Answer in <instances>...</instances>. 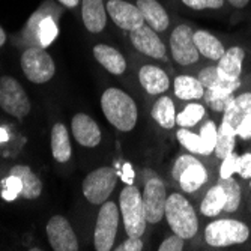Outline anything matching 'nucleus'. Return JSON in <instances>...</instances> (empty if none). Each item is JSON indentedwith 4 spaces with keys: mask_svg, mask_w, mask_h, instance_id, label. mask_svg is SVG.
<instances>
[{
    "mask_svg": "<svg viewBox=\"0 0 251 251\" xmlns=\"http://www.w3.org/2000/svg\"><path fill=\"white\" fill-rule=\"evenodd\" d=\"M101 108L107 121L119 131L134 129L139 111L134 100L118 87H110L101 97Z\"/></svg>",
    "mask_w": 251,
    "mask_h": 251,
    "instance_id": "nucleus-1",
    "label": "nucleus"
},
{
    "mask_svg": "<svg viewBox=\"0 0 251 251\" xmlns=\"http://www.w3.org/2000/svg\"><path fill=\"white\" fill-rule=\"evenodd\" d=\"M166 218L173 233L184 239H191L199 230V220L193 204L179 193H173L167 197Z\"/></svg>",
    "mask_w": 251,
    "mask_h": 251,
    "instance_id": "nucleus-2",
    "label": "nucleus"
},
{
    "mask_svg": "<svg viewBox=\"0 0 251 251\" xmlns=\"http://www.w3.org/2000/svg\"><path fill=\"white\" fill-rule=\"evenodd\" d=\"M121 212L124 218L125 232L131 238H140L146 230V211L143 196L140 194L139 188L134 185H126L119 197Z\"/></svg>",
    "mask_w": 251,
    "mask_h": 251,
    "instance_id": "nucleus-3",
    "label": "nucleus"
},
{
    "mask_svg": "<svg viewBox=\"0 0 251 251\" xmlns=\"http://www.w3.org/2000/svg\"><path fill=\"white\" fill-rule=\"evenodd\" d=\"M118 184V173L111 167H100L90 172L81 184L86 200L92 204H102L108 200Z\"/></svg>",
    "mask_w": 251,
    "mask_h": 251,
    "instance_id": "nucleus-4",
    "label": "nucleus"
},
{
    "mask_svg": "<svg viewBox=\"0 0 251 251\" xmlns=\"http://www.w3.org/2000/svg\"><path fill=\"white\" fill-rule=\"evenodd\" d=\"M250 229L247 224L236 220H218L208 224L204 230V239L211 247H229L242 244L248 239Z\"/></svg>",
    "mask_w": 251,
    "mask_h": 251,
    "instance_id": "nucleus-5",
    "label": "nucleus"
},
{
    "mask_svg": "<svg viewBox=\"0 0 251 251\" xmlns=\"http://www.w3.org/2000/svg\"><path fill=\"white\" fill-rule=\"evenodd\" d=\"M0 107L17 119L26 118L30 113V100L14 77H0Z\"/></svg>",
    "mask_w": 251,
    "mask_h": 251,
    "instance_id": "nucleus-6",
    "label": "nucleus"
},
{
    "mask_svg": "<svg viewBox=\"0 0 251 251\" xmlns=\"http://www.w3.org/2000/svg\"><path fill=\"white\" fill-rule=\"evenodd\" d=\"M119 227V209L116 203L104 201L98 212L97 226L94 232V244L98 251H110L115 245Z\"/></svg>",
    "mask_w": 251,
    "mask_h": 251,
    "instance_id": "nucleus-7",
    "label": "nucleus"
},
{
    "mask_svg": "<svg viewBox=\"0 0 251 251\" xmlns=\"http://www.w3.org/2000/svg\"><path fill=\"white\" fill-rule=\"evenodd\" d=\"M23 73L32 83L42 84L53 78L56 66L51 56L42 49H27L21 56Z\"/></svg>",
    "mask_w": 251,
    "mask_h": 251,
    "instance_id": "nucleus-8",
    "label": "nucleus"
},
{
    "mask_svg": "<svg viewBox=\"0 0 251 251\" xmlns=\"http://www.w3.org/2000/svg\"><path fill=\"white\" fill-rule=\"evenodd\" d=\"M193 30L187 25H179L170 36V50L176 63L187 66L199 60V50L194 44Z\"/></svg>",
    "mask_w": 251,
    "mask_h": 251,
    "instance_id": "nucleus-9",
    "label": "nucleus"
},
{
    "mask_svg": "<svg viewBox=\"0 0 251 251\" xmlns=\"http://www.w3.org/2000/svg\"><path fill=\"white\" fill-rule=\"evenodd\" d=\"M143 203H145V211L146 218L149 224H156L163 220L166 215V203H167V194H166V185L164 182L152 176L145 185L143 193Z\"/></svg>",
    "mask_w": 251,
    "mask_h": 251,
    "instance_id": "nucleus-10",
    "label": "nucleus"
},
{
    "mask_svg": "<svg viewBox=\"0 0 251 251\" xmlns=\"http://www.w3.org/2000/svg\"><path fill=\"white\" fill-rule=\"evenodd\" d=\"M50 245L54 251H77L78 241L73 227L65 217L54 215L45 227Z\"/></svg>",
    "mask_w": 251,
    "mask_h": 251,
    "instance_id": "nucleus-11",
    "label": "nucleus"
},
{
    "mask_svg": "<svg viewBox=\"0 0 251 251\" xmlns=\"http://www.w3.org/2000/svg\"><path fill=\"white\" fill-rule=\"evenodd\" d=\"M107 12L118 27L128 32H132L145 25V18L137 5H131L125 0H110L107 3Z\"/></svg>",
    "mask_w": 251,
    "mask_h": 251,
    "instance_id": "nucleus-12",
    "label": "nucleus"
},
{
    "mask_svg": "<svg viewBox=\"0 0 251 251\" xmlns=\"http://www.w3.org/2000/svg\"><path fill=\"white\" fill-rule=\"evenodd\" d=\"M131 44L139 50L140 53L153 57V59H163L166 56V45L159 39L158 33L151 26H142L135 29L129 35Z\"/></svg>",
    "mask_w": 251,
    "mask_h": 251,
    "instance_id": "nucleus-13",
    "label": "nucleus"
},
{
    "mask_svg": "<svg viewBox=\"0 0 251 251\" xmlns=\"http://www.w3.org/2000/svg\"><path fill=\"white\" fill-rule=\"evenodd\" d=\"M71 129L74 139L84 148H95L101 143V131L97 122L84 115V113H78L73 118Z\"/></svg>",
    "mask_w": 251,
    "mask_h": 251,
    "instance_id": "nucleus-14",
    "label": "nucleus"
},
{
    "mask_svg": "<svg viewBox=\"0 0 251 251\" xmlns=\"http://www.w3.org/2000/svg\"><path fill=\"white\" fill-rule=\"evenodd\" d=\"M245 53L241 47H232L227 50L220 59L217 65V71L220 78L223 80H239L242 73V62Z\"/></svg>",
    "mask_w": 251,
    "mask_h": 251,
    "instance_id": "nucleus-15",
    "label": "nucleus"
},
{
    "mask_svg": "<svg viewBox=\"0 0 251 251\" xmlns=\"http://www.w3.org/2000/svg\"><path fill=\"white\" fill-rule=\"evenodd\" d=\"M139 80L142 87L151 95H159L169 89V77L167 74L155 65H145L139 71Z\"/></svg>",
    "mask_w": 251,
    "mask_h": 251,
    "instance_id": "nucleus-16",
    "label": "nucleus"
},
{
    "mask_svg": "<svg viewBox=\"0 0 251 251\" xmlns=\"http://www.w3.org/2000/svg\"><path fill=\"white\" fill-rule=\"evenodd\" d=\"M81 18L89 32L100 33L107 25V14L102 0H83Z\"/></svg>",
    "mask_w": 251,
    "mask_h": 251,
    "instance_id": "nucleus-17",
    "label": "nucleus"
},
{
    "mask_svg": "<svg viewBox=\"0 0 251 251\" xmlns=\"http://www.w3.org/2000/svg\"><path fill=\"white\" fill-rule=\"evenodd\" d=\"M137 8L140 9L145 21L155 32H164L169 27V15L163 5L156 0H137Z\"/></svg>",
    "mask_w": 251,
    "mask_h": 251,
    "instance_id": "nucleus-18",
    "label": "nucleus"
},
{
    "mask_svg": "<svg viewBox=\"0 0 251 251\" xmlns=\"http://www.w3.org/2000/svg\"><path fill=\"white\" fill-rule=\"evenodd\" d=\"M95 59L105 68V70L115 75H121L126 70V60L125 57L116 50L105 44H98L94 47Z\"/></svg>",
    "mask_w": 251,
    "mask_h": 251,
    "instance_id": "nucleus-19",
    "label": "nucleus"
},
{
    "mask_svg": "<svg viewBox=\"0 0 251 251\" xmlns=\"http://www.w3.org/2000/svg\"><path fill=\"white\" fill-rule=\"evenodd\" d=\"M9 175L17 176L21 182V193L20 196L33 200L38 199L42 193V182L41 179L32 172L30 167L27 166H14L9 170Z\"/></svg>",
    "mask_w": 251,
    "mask_h": 251,
    "instance_id": "nucleus-20",
    "label": "nucleus"
},
{
    "mask_svg": "<svg viewBox=\"0 0 251 251\" xmlns=\"http://www.w3.org/2000/svg\"><path fill=\"white\" fill-rule=\"evenodd\" d=\"M51 152L56 161L66 163L73 155L70 134L63 124H56L51 129Z\"/></svg>",
    "mask_w": 251,
    "mask_h": 251,
    "instance_id": "nucleus-21",
    "label": "nucleus"
},
{
    "mask_svg": "<svg viewBox=\"0 0 251 251\" xmlns=\"http://www.w3.org/2000/svg\"><path fill=\"white\" fill-rule=\"evenodd\" d=\"M193 38H194V44H196L199 53L206 59L218 60L226 53L223 44L214 35H211L208 32L197 30L193 33Z\"/></svg>",
    "mask_w": 251,
    "mask_h": 251,
    "instance_id": "nucleus-22",
    "label": "nucleus"
},
{
    "mask_svg": "<svg viewBox=\"0 0 251 251\" xmlns=\"http://www.w3.org/2000/svg\"><path fill=\"white\" fill-rule=\"evenodd\" d=\"M247 116H251V92L235 98L233 102L226 108L223 121L229 122L236 129Z\"/></svg>",
    "mask_w": 251,
    "mask_h": 251,
    "instance_id": "nucleus-23",
    "label": "nucleus"
},
{
    "mask_svg": "<svg viewBox=\"0 0 251 251\" xmlns=\"http://www.w3.org/2000/svg\"><path fill=\"white\" fill-rule=\"evenodd\" d=\"M175 94L179 100H200L204 95V87L199 78L191 75H177L175 78Z\"/></svg>",
    "mask_w": 251,
    "mask_h": 251,
    "instance_id": "nucleus-24",
    "label": "nucleus"
},
{
    "mask_svg": "<svg viewBox=\"0 0 251 251\" xmlns=\"http://www.w3.org/2000/svg\"><path fill=\"white\" fill-rule=\"evenodd\" d=\"M206 180H208V172L200 161H197L196 164H191L190 167H187L184 170V173L180 175L177 182H179L180 188L185 193H194Z\"/></svg>",
    "mask_w": 251,
    "mask_h": 251,
    "instance_id": "nucleus-25",
    "label": "nucleus"
},
{
    "mask_svg": "<svg viewBox=\"0 0 251 251\" xmlns=\"http://www.w3.org/2000/svg\"><path fill=\"white\" fill-rule=\"evenodd\" d=\"M153 121L164 129H172L176 125L175 104L169 97H161L152 107Z\"/></svg>",
    "mask_w": 251,
    "mask_h": 251,
    "instance_id": "nucleus-26",
    "label": "nucleus"
},
{
    "mask_svg": "<svg viewBox=\"0 0 251 251\" xmlns=\"http://www.w3.org/2000/svg\"><path fill=\"white\" fill-rule=\"evenodd\" d=\"M236 143V129L229 124L223 121L220 128L217 129V143H215V155L223 159L229 153L233 152Z\"/></svg>",
    "mask_w": 251,
    "mask_h": 251,
    "instance_id": "nucleus-27",
    "label": "nucleus"
},
{
    "mask_svg": "<svg viewBox=\"0 0 251 251\" xmlns=\"http://www.w3.org/2000/svg\"><path fill=\"white\" fill-rule=\"evenodd\" d=\"M224 206H226V193L217 184L204 196L200 204V211L204 217H217L224 211Z\"/></svg>",
    "mask_w": 251,
    "mask_h": 251,
    "instance_id": "nucleus-28",
    "label": "nucleus"
},
{
    "mask_svg": "<svg viewBox=\"0 0 251 251\" xmlns=\"http://www.w3.org/2000/svg\"><path fill=\"white\" fill-rule=\"evenodd\" d=\"M218 185L224 190L226 193V206L223 212H236L241 203V188L238 182L230 176V177H220Z\"/></svg>",
    "mask_w": 251,
    "mask_h": 251,
    "instance_id": "nucleus-29",
    "label": "nucleus"
},
{
    "mask_svg": "<svg viewBox=\"0 0 251 251\" xmlns=\"http://www.w3.org/2000/svg\"><path fill=\"white\" fill-rule=\"evenodd\" d=\"M204 116V107L201 104H188L179 115H176V124L180 128H191L197 125Z\"/></svg>",
    "mask_w": 251,
    "mask_h": 251,
    "instance_id": "nucleus-30",
    "label": "nucleus"
},
{
    "mask_svg": "<svg viewBox=\"0 0 251 251\" xmlns=\"http://www.w3.org/2000/svg\"><path fill=\"white\" fill-rule=\"evenodd\" d=\"M59 29L51 17H45L39 21L38 25V39L41 47H49L53 44V41L57 38Z\"/></svg>",
    "mask_w": 251,
    "mask_h": 251,
    "instance_id": "nucleus-31",
    "label": "nucleus"
},
{
    "mask_svg": "<svg viewBox=\"0 0 251 251\" xmlns=\"http://www.w3.org/2000/svg\"><path fill=\"white\" fill-rule=\"evenodd\" d=\"M176 137L179 143L184 146L187 151L190 152H194V153H200V155H204V148H203V140L201 137L188 131L187 128H180L177 132H176Z\"/></svg>",
    "mask_w": 251,
    "mask_h": 251,
    "instance_id": "nucleus-32",
    "label": "nucleus"
},
{
    "mask_svg": "<svg viewBox=\"0 0 251 251\" xmlns=\"http://www.w3.org/2000/svg\"><path fill=\"white\" fill-rule=\"evenodd\" d=\"M217 126L212 121H208L200 129V137L203 140V148H204V155H209L215 151V143H217Z\"/></svg>",
    "mask_w": 251,
    "mask_h": 251,
    "instance_id": "nucleus-33",
    "label": "nucleus"
},
{
    "mask_svg": "<svg viewBox=\"0 0 251 251\" xmlns=\"http://www.w3.org/2000/svg\"><path fill=\"white\" fill-rule=\"evenodd\" d=\"M238 169H239V155L232 152L226 158H223V164L220 169V177H230L233 173H238Z\"/></svg>",
    "mask_w": 251,
    "mask_h": 251,
    "instance_id": "nucleus-34",
    "label": "nucleus"
},
{
    "mask_svg": "<svg viewBox=\"0 0 251 251\" xmlns=\"http://www.w3.org/2000/svg\"><path fill=\"white\" fill-rule=\"evenodd\" d=\"M199 161V159H196L193 155H180L177 159H176V163L173 164V169H172V176L175 180H179L180 175L184 173V170L187 167H190L191 164H196Z\"/></svg>",
    "mask_w": 251,
    "mask_h": 251,
    "instance_id": "nucleus-35",
    "label": "nucleus"
},
{
    "mask_svg": "<svg viewBox=\"0 0 251 251\" xmlns=\"http://www.w3.org/2000/svg\"><path fill=\"white\" fill-rule=\"evenodd\" d=\"M182 3L193 9H220L224 5V0H182Z\"/></svg>",
    "mask_w": 251,
    "mask_h": 251,
    "instance_id": "nucleus-36",
    "label": "nucleus"
},
{
    "mask_svg": "<svg viewBox=\"0 0 251 251\" xmlns=\"http://www.w3.org/2000/svg\"><path fill=\"white\" fill-rule=\"evenodd\" d=\"M233 100H235V97H233V95H227V97L208 98V100H204V101H206V104H208L214 111L224 113V111H226V108L233 102Z\"/></svg>",
    "mask_w": 251,
    "mask_h": 251,
    "instance_id": "nucleus-37",
    "label": "nucleus"
},
{
    "mask_svg": "<svg viewBox=\"0 0 251 251\" xmlns=\"http://www.w3.org/2000/svg\"><path fill=\"white\" fill-rule=\"evenodd\" d=\"M184 238H180L179 235H173V236H169L167 239L163 241V244L159 245V251H182L184 250Z\"/></svg>",
    "mask_w": 251,
    "mask_h": 251,
    "instance_id": "nucleus-38",
    "label": "nucleus"
},
{
    "mask_svg": "<svg viewBox=\"0 0 251 251\" xmlns=\"http://www.w3.org/2000/svg\"><path fill=\"white\" fill-rule=\"evenodd\" d=\"M218 77H220V75H218V71H217V66H206L204 70L200 71V74H199L197 78L200 80V83L203 84V87L206 89V87H209Z\"/></svg>",
    "mask_w": 251,
    "mask_h": 251,
    "instance_id": "nucleus-39",
    "label": "nucleus"
},
{
    "mask_svg": "<svg viewBox=\"0 0 251 251\" xmlns=\"http://www.w3.org/2000/svg\"><path fill=\"white\" fill-rule=\"evenodd\" d=\"M118 251H142L143 250V241L140 238H128L119 247L116 248Z\"/></svg>",
    "mask_w": 251,
    "mask_h": 251,
    "instance_id": "nucleus-40",
    "label": "nucleus"
},
{
    "mask_svg": "<svg viewBox=\"0 0 251 251\" xmlns=\"http://www.w3.org/2000/svg\"><path fill=\"white\" fill-rule=\"evenodd\" d=\"M238 173L244 177V179H250L251 177V153L247 152L242 156H239V169Z\"/></svg>",
    "mask_w": 251,
    "mask_h": 251,
    "instance_id": "nucleus-41",
    "label": "nucleus"
},
{
    "mask_svg": "<svg viewBox=\"0 0 251 251\" xmlns=\"http://www.w3.org/2000/svg\"><path fill=\"white\" fill-rule=\"evenodd\" d=\"M236 135L241 139H251V116H247L236 128Z\"/></svg>",
    "mask_w": 251,
    "mask_h": 251,
    "instance_id": "nucleus-42",
    "label": "nucleus"
},
{
    "mask_svg": "<svg viewBox=\"0 0 251 251\" xmlns=\"http://www.w3.org/2000/svg\"><path fill=\"white\" fill-rule=\"evenodd\" d=\"M121 176H122V180L126 185H134V170H132V166L129 163L124 164Z\"/></svg>",
    "mask_w": 251,
    "mask_h": 251,
    "instance_id": "nucleus-43",
    "label": "nucleus"
},
{
    "mask_svg": "<svg viewBox=\"0 0 251 251\" xmlns=\"http://www.w3.org/2000/svg\"><path fill=\"white\" fill-rule=\"evenodd\" d=\"M232 6H235V8H244V6H247L248 5V2L250 0H227Z\"/></svg>",
    "mask_w": 251,
    "mask_h": 251,
    "instance_id": "nucleus-44",
    "label": "nucleus"
},
{
    "mask_svg": "<svg viewBox=\"0 0 251 251\" xmlns=\"http://www.w3.org/2000/svg\"><path fill=\"white\" fill-rule=\"evenodd\" d=\"M59 2L65 5L66 8H75L80 3V0H59Z\"/></svg>",
    "mask_w": 251,
    "mask_h": 251,
    "instance_id": "nucleus-45",
    "label": "nucleus"
},
{
    "mask_svg": "<svg viewBox=\"0 0 251 251\" xmlns=\"http://www.w3.org/2000/svg\"><path fill=\"white\" fill-rule=\"evenodd\" d=\"M6 42V33H5V30L0 27V47Z\"/></svg>",
    "mask_w": 251,
    "mask_h": 251,
    "instance_id": "nucleus-46",
    "label": "nucleus"
},
{
    "mask_svg": "<svg viewBox=\"0 0 251 251\" xmlns=\"http://www.w3.org/2000/svg\"><path fill=\"white\" fill-rule=\"evenodd\" d=\"M6 140V132L3 129H0V142H5Z\"/></svg>",
    "mask_w": 251,
    "mask_h": 251,
    "instance_id": "nucleus-47",
    "label": "nucleus"
},
{
    "mask_svg": "<svg viewBox=\"0 0 251 251\" xmlns=\"http://www.w3.org/2000/svg\"><path fill=\"white\" fill-rule=\"evenodd\" d=\"M250 188H251V184H250Z\"/></svg>",
    "mask_w": 251,
    "mask_h": 251,
    "instance_id": "nucleus-48",
    "label": "nucleus"
}]
</instances>
